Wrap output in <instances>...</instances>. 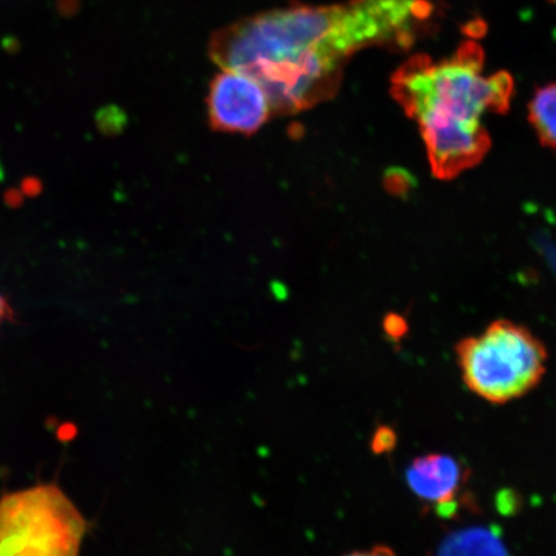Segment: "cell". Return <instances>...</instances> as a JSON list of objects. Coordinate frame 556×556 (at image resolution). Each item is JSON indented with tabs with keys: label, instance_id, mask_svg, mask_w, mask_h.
Wrapping results in <instances>:
<instances>
[{
	"label": "cell",
	"instance_id": "1",
	"mask_svg": "<svg viewBox=\"0 0 556 556\" xmlns=\"http://www.w3.org/2000/svg\"><path fill=\"white\" fill-rule=\"evenodd\" d=\"M434 0H348L258 13L215 33L222 70L258 81L274 114H296L338 92L348 62L371 47L407 50L433 30Z\"/></svg>",
	"mask_w": 556,
	"mask_h": 556
},
{
	"label": "cell",
	"instance_id": "2",
	"mask_svg": "<svg viewBox=\"0 0 556 556\" xmlns=\"http://www.w3.org/2000/svg\"><path fill=\"white\" fill-rule=\"evenodd\" d=\"M484 52L465 41L450 59L419 54L392 76V94L421 131L424 142L483 134L482 116L505 114L514 92L510 74L484 76Z\"/></svg>",
	"mask_w": 556,
	"mask_h": 556
},
{
	"label": "cell",
	"instance_id": "3",
	"mask_svg": "<svg viewBox=\"0 0 556 556\" xmlns=\"http://www.w3.org/2000/svg\"><path fill=\"white\" fill-rule=\"evenodd\" d=\"M456 352L465 384L491 403L521 397L545 374V346L509 321L493 323L481 336L463 340Z\"/></svg>",
	"mask_w": 556,
	"mask_h": 556
},
{
	"label": "cell",
	"instance_id": "4",
	"mask_svg": "<svg viewBox=\"0 0 556 556\" xmlns=\"http://www.w3.org/2000/svg\"><path fill=\"white\" fill-rule=\"evenodd\" d=\"M87 523L58 485L0 498V556H79Z\"/></svg>",
	"mask_w": 556,
	"mask_h": 556
},
{
	"label": "cell",
	"instance_id": "5",
	"mask_svg": "<svg viewBox=\"0 0 556 556\" xmlns=\"http://www.w3.org/2000/svg\"><path fill=\"white\" fill-rule=\"evenodd\" d=\"M273 114L266 90L245 74L222 70L208 88L207 115L215 130L253 135Z\"/></svg>",
	"mask_w": 556,
	"mask_h": 556
},
{
	"label": "cell",
	"instance_id": "6",
	"mask_svg": "<svg viewBox=\"0 0 556 556\" xmlns=\"http://www.w3.org/2000/svg\"><path fill=\"white\" fill-rule=\"evenodd\" d=\"M406 481L421 502L448 507L462 493L465 471L455 457L429 454L415 458L406 471Z\"/></svg>",
	"mask_w": 556,
	"mask_h": 556
},
{
	"label": "cell",
	"instance_id": "7",
	"mask_svg": "<svg viewBox=\"0 0 556 556\" xmlns=\"http://www.w3.org/2000/svg\"><path fill=\"white\" fill-rule=\"evenodd\" d=\"M528 119L542 144L556 149V83L538 90Z\"/></svg>",
	"mask_w": 556,
	"mask_h": 556
},
{
	"label": "cell",
	"instance_id": "8",
	"mask_svg": "<svg viewBox=\"0 0 556 556\" xmlns=\"http://www.w3.org/2000/svg\"><path fill=\"white\" fill-rule=\"evenodd\" d=\"M441 556H506V553L493 534L470 531L452 538L444 545Z\"/></svg>",
	"mask_w": 556,
	"mask_h": 556
},
{
	"label": "cell",
	"instance_id": "9",
	"mask_svg": "<svg viewBox=\"0 0 556 556\" xmlns=\"http://www.w3.org/2000/svg\"><path fill=\"white\" fill-rule=\"evenodd\" d=\"M96 121L103 134H117L124 128L125 115L119 108L110 104L97 113Z\"/></svg>",
	"mask_w": 556,
	"mask_h": 556
},
{
	"label": "cell",
	"instance_id": "10",
	"mask_svg": "<svg viewBox=\"0 0 556 556\" xmlns=\"http://www.w3.org/2000/svg\"><path fill=\"white\" fill-rule=\"evenodd\" d=\"M395 443L394 433L391 429L382 427L375 433L372 447L377 452H386L392 448Z\"/></svg>",
	"mask_w": 556,
	"mask_h": 556
},
{
	"label": "cell",
	"instance_id": "11",
	"mask_svg": "<svg viewBox=\"0 0 556 556\" xmlns=\"http://www.w3.org/2000/svg\"><path fill=\"white\" fill-rule=\"evenodd\" d=\"M384 329L389 337L400 339L405 336L407 324L405 319L397 315H389L384 321Z\"/></svg>",
	"mask_w": 556,
	"mask_h": 556
},
{
	"label": "cell",
	"instance_id": "12",
	"mask_svg": "<svg viewBox=\"0 0 556 556\" xmlns=\"http://www.w3.org/2000/svg\"><path fill=\"white\" fill-rule=\"evenodd\" d=\"M392 178L397 179V182L395 180H389L387 179V187L391 192L394 193H402L406 192L409 189V179L407 176H403L402 172H399L397 174L392 173Z\"/></svg>",
	"mask_w": 556,
	"mask_h": 556
},
{
	"label": "cell",
	"instance_id": "13",
	"mask_svg": "<svg viewBox=\"0 0 556 556\" xmlns=\"http://www.w3.org/2000/svg\"><path fill=\"white\" fill-rule=\"evenodd\" d=\"M345 556H397L394 554L391 547L387 546H375L372 548H368V551L363 552H354L352 554H348Z\"/></svg>",
	"mask_w": 556,
	"mask_h": 556
},
{
	"label": "cell",
	"instance_id": "14",
	"mask_svg": "<svg viewBox=\"0 0 556 556\" xmlns=\"http://www.w3.org/2000/svg\"><path fill=\"white\" fill-rule=\"evenodd\" d=\"M7 313H9V305H7L5 299L0 294V324L3 323Z\"/></svg>",
	"mask_w": 556,
	"mask_h": 556
},
{
	"label": "cell",
	"instance_id": "15",
	"mask_svg": "<svg viewBox=\"0 0 556 556\" xmlns=\"http://www.w3.org/2000/svg\"><path fill=\"white\" fill-rule=\"evenodd\" d=\"M3 177V168H2V163H0V178Z\"/></svg>",
	"mask_w": 556,
	"mask_h": 556
}]
</instances>
